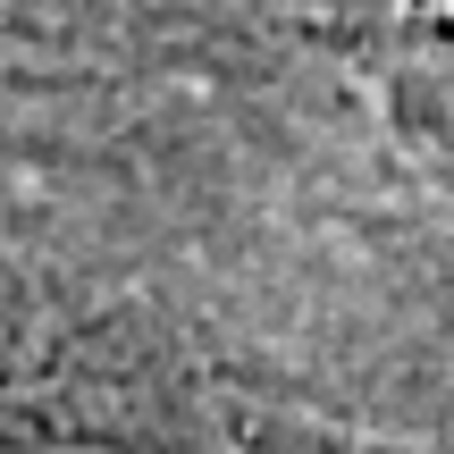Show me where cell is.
Wrapping results in <instances>:
<instances>
[{
  "mask_svg": "<svg viewBox=\"0 0 454 454\" xmlns=\"http://www.w3.org/2000/svg\"><path fill=\"white\" fill-rule=\"evenodd\" d=\"M0 118V446L454 438V303L303 177Z\"/></svg>",
  "mask_w": 454,
  "mask_h": 454,
  "instance_id": "1",
  "label": "cell"
},
{
  "mask_svg": "<svg viewBox=\"0 0 454 454\" xmlns=\"http://www.w3.org/2000/svg\"><path fill=\"white\" fill-rule=\"evenodd\" d=\"M219 110L454 303V0H227Z\"/></svg>",
  "mask_w": 454,
  "mask_h": 454,
  "instance_id": "2",
  "label": "cell"
},
{
  "mask_svg": "<svg viewBox=\"0 0 454 454\" xmlns=\"http://www.w3.org/2000/svg\"><path fill=\"white\" fill-rule=\"evenodd\" d=\"M227 0H0V118L127 127L160 93L219 110Z\"/></svg>",
  "mask_w": 454,
  "mask_h": 454,
  "instance_id": "3",
  "label": "cell"
}]
</instances>
